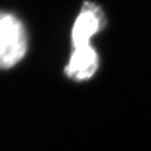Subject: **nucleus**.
<instances>
[{"mask_svg":"<svg viewBox=\"0 0 151 151\" xmlns=\"http://www.w3.org/2000/svg\"><path fill=\"white\" fill-rule=\"evenodd\" d=\"M99 58L91 45L75 47L66 67V74L76 81L91 77L97 68Z\"/></svg>","mask_w":151,"mask_h":151,"instance_id":"nucleus-3","label":"nucleus"},{"mask_svg":"<svg viewBox=\"0 0 151 151\" xmlns=\"http://www.w3.org/2000/svg\"><path fill=\"white\" fill-rule=\"evenodd\" d=\"M27 52V34L22 22L9 12L0 11V68H10Z\"/></svg>","mask_w":151,"mask_h":151,"instance_id":"nucleus-1","label":"nucleus"},{"mask_svg":"<svg viewBox=\"0 0 151 151\" xmlns=\"http://www.w3.org/2000/svg\"><path fill=\"white\" fill-rule=\"evenodd\" d=\"M103 26V14L94 4H85L72 29V42L75 47L90 45L91 38Z\"/></svg>","mask_w":151,"mask_h":151,"instance_id":"nucleus-2","label":"nucleus"}]
</instances>
